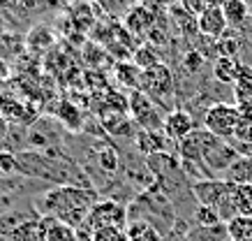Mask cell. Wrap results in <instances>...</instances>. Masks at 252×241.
I'll return each instance as SVG.
<instances>
[{
  "label": "cell",
  "mask_w": 252,
  "mask_h": 241,
  "mask_svg": "<svg viewBox=\"0 0 252 241\" xmlns=\"http://www.w3.org/2000/svg\"><path fill=\"white\" fill-rule=\"evenodd\" d=\"M169 14H171V19H174V24L178 26L181 35H185L188 39H192V37H197V35H199L197 16L188 14L181 5H178V7H171V9H169Z\"/></svg>",
  "instance_id": "obj_16"
},
{
  "label": "cell",
  "mask_w": 252,
  "mask_h": 241,
  "mask_svg": "<svg viewBox=\"0 0 252 241\" xmlns=\"http://www.w3.org/2000/svg\"><path fill=\"white\" fill-rule=\"evenodd\" d=\"M241 68H243V63L238 61V58H231V56H218L213 63V74L218 81L222 84H231L238 79L241 74Z\"/></svg>",
  "instance_id": "obj_11"
},
{
  "label": "cell",
  "mask_w": 252,
  "mask_h": 241,
  "mask_svg": "<svg viewBox=\"0 0 252 241\" xmlns=\"http://www.w3.org/2000/svg\"><path fill=\"white\" fill-rule=\"evenodd\" d=\"M241 153H238L236 146H231L229 141L224 139H215L211 146L204 151V156H201V165H204V170H220L222 176H224V172L229 170L231 165L236 163Z\"/></svg>",
  "instance_id": "obj_4"
},
{
  "label": "cell",
  "mask_w": 252,
  "mask_h": 241,
  "mask_svg": "<svg viewBox=\"0 0 252 241\" xmlns=\"http://www.w3.org/2000/svg\"><path fill=\"white\" fill-rule=\"evenodd\" d=\"M164 135H167L169 139H176L178 144L183 139H188L192 133H194V118L183 111V109H174V111H169V116L164 118Z\"/></svg>",
  "instance_id": "obj_8"
},
{
  "label": "cell",
  "mask_w": 252,
  "mask_h": 241,
  "mask_svg": "<svg viewBox=\"0 0 252 241\" xmlns=\"http://www.w3.org/2000/svg\"><path fill=\"white\" fill-rule=\"evenodd\" d=\"M39 241H79L77 230L54 216H39Z\"/></svg>",
  "instance_id": "obj_7"
},
{
  "label": "cell",
  "mask_w": 252,
  "mask_h": 241,
  "mask_svg": "<svg viewBox=\"0 0 252 241\" xmlns=\"http://www.w3.org/2000/svg\"><path fill=\"white\" fill-rule=\"evenodd\" d=\"M222 179L234 183V186H252V156H241L224 172Z\"/></svg>",
  "instance_id": "obj_12"
},
{
  "label": "cell",
  "mask_w": 252,
  "mask_h": 241,
  "mask_svg": "<svg viewBox=\"0 0 252 241\" xmlns=\"http://www.w3.org/2000/svg\"><path fill=\"white\" fill-rule=\"evenodd\" d=\"M183 65L188 72H197L201 65H204V56L199 54V51H190V54H185L183 58Z\"/></svg>",
  "instance_id": "obj_25"
},
{
  "label": "cell",
  "mask_w": 252,
  "mask_h": 241,
  "mask_svg": "<svg viewBox=\"0 0 252 241\" xmlns=\"http://www.w3.org/2000/svg\"><path fill=\"white\" fill-rule=\"evenodd\" d=\"M234 207L238 216H252V186H234Z\"/></svg>",
  "instance_id": "obj_20"
},
{
  "label": "cell",
  "mask_w": 252,
  "mask_h": 241,
  "mask_svg": "<svg viewBox=\"0 0 252 241\" xmlns=\"http://www.w3.org/2000/svg\"><path fill=\"white\" fill-rule=\"evenodd\" d=\"M181 7H183L188 14L199 16L204 9L208 7V5H206V0H181Z\"/></svg>",
  "instance_id": "obj_26"
},
{
  "label": "cell",
  "mask_w": 252,
  "mask_h": 241,
  "mask_svg": "<svg viewBox=\"0 0 252 241\" xmlns=\"http://www.w3.org/2000/svg\"><path fill=\"white\" fill-rule=\"evenodd\" d=\"M7 74H9L7 65H5V61H0V81H5V79H7Z\"/></svg>",
  "instance_id": "obj_29"
},
{
  "label": "cell",
  "mask_w": 252,
  "mask_h": 241,
  "mask_svg": "<svg viewBox=\"0 0 252 241\" xmlns=\"http://www.w3.org/2000/svg\"><path fill=\"white\" fill-rule=\"evenodd\" d=\"M116 79H118L123 86L132 88V91H141V84H144V70L137 68L132 61H121L118 65H116Z\"/></svg>",
  "instance_id": "obj_13"
},
{
  "label": "cell",
  "mask_w": 252,
  "mask_h": 241,
  "mask_svg": "<svg viewBox=\"0 0 252 241\" xmlns=\"http://www.w3.org/2000/svg\"><path fill=\"white\" fill-rule=\"evenodd\" d=\"M222 14L227 19V26L238 28V26H243L245 19L250 16V7H248L245 0H227V2L222 5Z\"/></svg>",
  "instance_id": "obj_15"
},
{
  "label": "cell",
  "mask_w": 252,
  "mask_h": 241,
  "mask_svg": "<svg viewBox=\"0 0 252 241\" xmlns=\"http://www.w3.org/2000/svg\"><path fill=\"white\" fill-rule=\"evenodd\" d=\"M231 241H252V216H236L227 223Z\"/></svg>",
  "instance_id": "obj_19"
},
{
  "label": "cell",
  "mask_w": 252,
  "mask_h": 241,
  "mask_svg": "<svg viewBox=\"0 0 252 241\" xmlns=\"http://www.w3.org/2000/svg\"><path fill=\"white\" fill-rule=\"evenodd\" d=\"M132 63H134L137 68H141L144 72L151 70V68H155V65H160V51H158L155 44L144 42V44L134 47V51H132Z\"/></svg>",
  "instance_id": "obj_14"
},
{
  "label": "cell",
  "mask_w": 252,
  "mask_h": 241,
  "mask_svg": "<svg viewBox=\"0 0 252 241\" xmlns=\"http://www.w3.org/2000/svg\"><path fill=\"white\" fill-rule=\"evenodd\" d=\"M91 241H127L125 227H99L91 237Z\"/></svg>",
  "instance_id": "obj_23"
},
{
  "label": "cell",
  "mask_w": 252,
  "mask_h": 241,
  "mask_svg": "<svg viewBox=\"0 0 252 241\" xmlns=\"http://www.w3.org/2000/svg\"><path fill=\"white\" fill-rule=\"evenodd\" d=\"M197 24H199V33L211 39H220L227 33V28H229L220 7H206L197 16Z\"/></svg>",
  "instance_id": "obj_9"
},
{
  "label": "cell",
  "mask_w": 252,
  "mask_h": 241,
  "mask_svg": "<svg viewBox=\"0 0 252 241\" xmlns=\"http://www.w3.org/2000/svg\"><path fill=\"white\" fill-rule=\"evenodd\" d=\"M0 241H9V239H7V237H2V234H0Z\"/></svg>",
  "instance_id": "obj_32"
},
{
  "label": "cell",
  "mask_w": 252,
  "mask_h": 241,
  "mask_svg": "<svg viewBox=\"0 0 252 241\" xmlns=\"http://www.w3.org/2000/svg\"><path fill=\"white\" fill-rule=\"evenodd\" d=\"M141 91L151 98H164L174 91V74L164 63L155 65L151 70L144 72V84H141Z\"/></svg>",
  "instance_id": "obj_5"
},
{
  "label": "cell",
  "mask_w": 252,
  "mask_h": 241,
  "mask_svg": "<svg viewBox=\"0 0 252 241\" xmlns=\"http://www.w3.org/2000/svg\"><path fill=\"white\" fill-rule=\"evenodd\" d=\"M5 137H7V121L0 116V144L5 141Z\"/></svg>",
  "instance_id": "obj_28"
},
{
  "label": "cell",
  "mask_w": 252,
  "mask_h": 241,
  "mask_svg": "<svg viewBox=\"0 0 252 241\" xmlns=\"http://www.w3.org/2000/svg\"><path fill=\"white\" fill-rule=\"evenodd\" d=\"M238 125H241L238 104H229V102H215V104H211L206 116H204V130H208L213 137L224 141H231Z\"/></svg>",
  "instance_id": "obj_2"
},
{
  "label": "cell",
  "mask_w": 252,
  "mask_h": 241,
  "mask_svg": "<svg viewBox=\"0 0 252 241\" xmlns=\"http://www.w3.org/2000/svg\"><path fill=\"white\" fill-rule=\"evenodd\" d=\"M125 220H127V213H125L123 204L111 202V200H97L93 204V209L88 211V218L84 220V225L79 227H86L88 241H91L95 230H99V227H125Z\"/></svg>",
  "instance_id": "obj_3"
},
{
  "label": "cell",
  "mask_w": 252,
  "mask_h": 241,
  "mask_svg": "<svg viewBox=\"0 0 252 241\" xmlns=\"http://www.w3.org/2000/svg\"><path fill=\"white\" fill-rule=\"evenodd\" d=\"M97 202V195L93 188L86 186H58L44 195L46 216H54L77 230L84 225L88 211Z\"/></svg>",
  "instance_id": "obj_1"
},
{
  "label": "cell",
  "mask_w": 252,
  "mask_h": 241,
  "mask_svg": "<svg viewBox=\"0 0 252 241\" xmlns=\"http://www.w3.org/2000/svg\"><path fill=\"white\" fill-rule=\"evenodd\" d=\"M227 0H206V5L208 7H220L222 9V5H224Z\"/></svg>",
  "instance_id": "obj_30"
},
{
  "label": "cell",
  "mask_w": 252,
  "mask_h": 241,
  "mask_svg": "<svg viewBox=\"0 0 252 241\" xmlns=\"http://www.w3.org/2000/svg\"><path fill=\"white\" fill-rule=\"evenodd\" d=\"M16 0H0V7H9V5H14Z\"/></svg>",
  "instance_id": "obj_31"
},
{
  "label": "cell",
  "mask_w": 252,
  "mask_h": 241,
  "mask_svg": "<svg viewBox=\"0 0 252 241\" xmlns=\"http://www.w3.org/2000/svg\"><path fill=\"white\" fill-rule=\"evenodd\" d=\"M234 95H236L238 104H252V68L243 65L241 74L234 81Z\"/></svg>",
  "instance_id": "obj_18"
},
{
  "label": "cell",
  "mask_w": 252,
  "mask_h": 241,
  "mask_svg": "<svg viewBox=\"0 0 252 241\" xmlns=\"http://www.w3.org/2000/svg\"><path fill=\"white\" fill-rule=\"evenodd\" d=\"M127 107H130L132 118H134L139 125H144V128L160 125V118L155 116L153 98H151V95H146L144 91H132L130 100H127Z\"/></svg>",
  "instance_id": "obj_6"
},
{
  "label": "cell",
  "mask_w": 252,
  "mask_h": 241,
  "mask_svg": "<svg viewBox=\"0 0 252 241\" xmlns=\"http://www.w3.org/2000/svg\"><path fill=\"white\" fill-rule=\"evenodd\" d=\"M127 241H162L160 232L146 220H132L130 225H125Z\"/></svg>",
  "instance_id": "obj_17"
},
{
  "label": "cell",
  "mask_w": 252,
  "mask_h": 241,
  "mask_svg": "<svg viewBox=\"0 0 252 241\" xmlns=\"http://www.w3.org/2000/svg\"><path fill=\"white\" fill-rule=\"evenodd\" d=\"M194 220L204 227H215L218 223H222L220 213H218L213 207H204V204H199L197 209H194Z\"/></svg>",
  "instance_id": "obj_22"
},
{
  "label": "cell",
  "mask_w": 252,
  "mask_h": 241,
  "mask_svg": "<svg viewBox=\"0 0 252 241\" xmlns=\"http://www.w3.org/2000/svg\"><path fill=\"white\" fill-rule=\"evenodd\" d=\"M155 12L153 9H148L146 5H137V7L130 9V14L125 16V28H127V33H132V35H148V33L155 28Z\"/></svg>",
  "instance_id": "obj_10"
},
{
  "label": "cell",
  "mask_w": 252,
  "mask_h": 241,
  "mask_svg": "<svg viewBox=\"0 0 252 241\" xmlns=\"http://www.w3.org/2000/svg\"><path fill=\"white\" fill-rule=\"evenodd\" d=\"M39 218H32V220H26L23 225H19L14 232L9 234V241H39Z\"/></svg>",
  "instance_id": "obj_21"
},
{
  "label": "cell",
  "mask_w": 252,
  "mask_h": 241,
  "mask_svg": "<svg viewBox=\"0 0 252 241\" xmlns=\"http://www.w3.org/2000/svg\"><path fill=\"white\" fill-rule=\"evenodd\" d=\"M238 54V39L231 37V35H222L218 39V56H231V58H236Z\"/></svg>",
  "instance_id": "obj_24"
},
{
  "label": "cell",
  "mask_w": 252,
  "mask_h": 241,
  "mask_svg": "<svg viewBox=\"0 0 252 241\" xmlns=\"http://www.w3.org/2000/svg\"><path fill=\"white\" fill-rule=\"evenodd\" d=\"M241 123H252V104H238Z\"/></svg>",
  "instance_id": "obj_27"
}]
</instances>
